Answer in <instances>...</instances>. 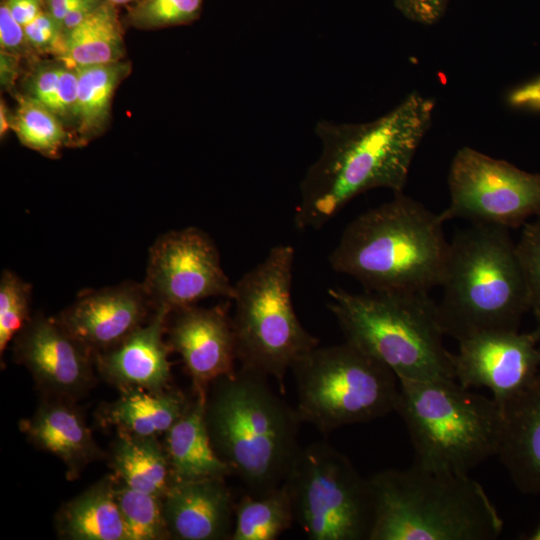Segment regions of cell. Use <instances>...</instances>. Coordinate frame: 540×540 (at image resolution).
I'll return each mask as SVG.
<instances>
[{"mask_svg": "<svg viewBox=\"0 0 540 540\" xmlns=\"http://www.w3.org/2000/svg\"><path fill=\"white\" fill-rule=\"evenodd\" d=\"M434 109L433 99L412 92L369 122L319 121L315 133L322 149L301 181L295 228L319 230L347 203L369 190L403 192Z\"/></svg>", "mask_w": 540, "mask_h": 540, "instance_id": "cell-1", "label": "cell"}, {"mask_svg": "<svg viewBox=\"0 0 540 540\" xmlns=\"http://www.w3.org/2000/svg\"><path fill=\"white\" fill-rule=\"evenodd\" d=\"M205 419L214 450L239 477L245 493L261 496L284 484L301 449L302 422L267 376L240 366L213 381Z\"/></svg>", "mask_w": 540, "mask_h": 540, "instance_id": "cell-2", "label": "cell"}, {"mask_svg": "<svg viewBox=\"0 0 540 540\" xmlns=\"http://www.w3.org/2000/svg\"><path fill=\"white\" fill-rule=\"evenodd\" d=\"M440 214L401 193L352 220L329 255L331 268L366 291L440 287L449 241Z\"/></svg>", "mask_w": 540, "mask_h": 540, "instance_id": "cell-3", "label": "cell"}, {"mask_svg": "<svg viewBox=\"0 0 540 540\" xmlns=\"http://www.w3.org/2000/svg\"><path fill=\"white\" fill-rule=\"evenodd\" d=\"M437 302L444 335L461 341L490 331H517L530 311L509 229L471 223L449 241Z\"/></svg>", "mask_w": 540, "mask_h": 540, "instance_id": "cell-4", "label": "cell"}, {"mask_svg": "<svg viewBox=\"0 0 540 540\" xmlns=\"http://www.w3.org/2000/svg\"><path fill=\"white\" fill-rule=\"evenodd\" d=\"M375 515L369 540H493L503 520L468 474L412 465L369 478Z\"/></svg>", "mask_w": 540, "mask_h": 540, "instance_id": "cell-5", "label": "cell"}, {"mask_svg": "<svg viewBox=\"0 0 540 540\" xmlns=\"http://www.w3.org/2000/svg\"><path fill=\"white\" fill-rule=\"evenodd\" d=\"M328 297L327 307L345 341L390 368L398 379H455L437 302L428 292L355 294L330 288Z\"/></svg>", "mask_w": 540, "mask_h": 540, "instance_id": "cell-6", "label": "cell"}, {"mask_svg": "<svg viewBox=\"0 0 540 540\" xmlns=\"http://www.w3.org/2000/svg\"><path fill=\"white\" fill-rule=\"evenodd\" d=\"M398 381L395 411L408 429L413 465L468 474L497 455L503 416L493 398L473 393L455 379Z\"/></svg>", "mask_w": 540, "mask_h": 540, "instance_id": "cell-7", "label": "cell"}, {"mask_svg": "<svg viewBox=\"0 0 540 540\" xmlns=\"http://www.w3.org/2000/svg\"><path fill=\"white\" fill-rule=\"evenodd\" d=\"M294 249L277 245L234 285L232 324L240 366L284 378L293 363L319 345L300 323L291 300Z\"/></svg>", "mask_w": 540, "mask_h": 540, "instance_id": "cell-8", "label": "cell"}, {"mask_svg": "<svg viewBox=\"0 0 540 540\" xmlns=\"http://www.w3.org/2000/svg\"><path fill=\"white\" fill-rule=\"evenodd\" d=\"M290 371L299 418L321 433L395 411L399 392L395 373L346 341L314 347Z\"/></svg>", "mask_w": 540, "mask_h": 540, "instance_id": "cell-9", "label": "cell"}, {"mask_svg": "<svg viewBox=\"0 0 540 540\" xmlns=\"http://www.w3.org/2000/svg\"><path fill=\"white\" fill-rule=\"evenodd\" d=\"M284 483L295 521L309 539H370L375 515L370 480L328 443L301 448Z\"/></svg>", "mask_w": 540, "mask_h": 540, "instance_id": "cell-10", "label": "cell"}, {"mask_svg": "<svg viewBox=\"0 0 540 540\" xmlns=\"http://www.w3.org/2000/svg\"><path fill=\"white\" fill-rule=\"evenodd\" d=\"M446 222L466 219L505 228L540 217V173H531L470 147L459 149L448 172Z\"/></svg>", "mask_w": 540, "mask_h": 540, "instance_id": "cell-11", "label": "cell"}, {"mask_svg": "<svg viewBox=\"0 0 540 540\" xmlns=\"http://www.w3.org/2000/svg\"><path fill=\"white\" fill-rule=\"evenodd\" d=\"M142 284L154 309L170 313L209 297L234 296L214 241L196 227L169 231L155 240Z\"/></svg>", "mask_w": 540, "mask_h": 540, "instance_id": "cell-12", "label": "cell"}, {"mask_svg": "<svg viewBox=\"0 0 540 540\" xmlns=\"http://www.w3.org/2000/svg\"><path fill=\"white\" fill-rule=\"evenodd\" d=\"M540 326L530 332L490 331L459 341L455 379L465 388L486 387L501 407L539 373Z\"/></svg>", "mask_w": 540, "mask_h": 540, "instance_id": "cell-13", "label": "cell"}, {"mask_svg": "<svg viewBox=\"0 0 540 540\" xmlns=\"http://www.w3.org/2000/svg\"><path fill=\"white\" fill-rule=\"evenodd\" d=\"M231 303L227 299L209 308L192 305L168 317L167 343L181 356L196 392H207L213 381L236 371Z\"/></svg>", "mask_w": 540, "mask_h": 540, "instance_id": "cell-14", "label": "cell"}, {"mask_svg": "<svg viewBox=\"0 0 540 540\" xmlns=\"http://www.w3.org/2000/svg\"><path fill=\"white\" fill-rule=\"evenodd\" d=\"M14 355L43 390L57 396H76L92 382L95 356L57 317H31L14 338Z\"/></svg>", "mask_w": 540, "mask_h": 540, "instance_id": "cell-15", "label": "cell"}, {"mask_svg": "<svg viewBox=\"0 0 540 540\" xmlns=\"http://www.w3.org/2000/svg\"><path fill=\"white\" fill-rule=\"evenodd\" d=\"M154 307L142 283L84 290L57 319L94 356L119 344L147 322Z\"/></svg>", "mask_w": 540, "mask_h": 540, "instance_id": "cell-16", "label": "cell"}, {"mask_svg": "<svg viewBox=\"0 0 540 540\" xmlns=\"http://www.w3.org/2000/svg\"><path fill=\"white\" fill-rule=\"evenodd\" d=\"M170 311L157 308L146 323L119 344L97 354L95 363L111 383L128 390L162 391L171 380V351L164 334Z\"/></svg>", "mask_w": 540, "mask_h": 540, "instance_id": "cell-17", "label": "cell"}, {"mask_svg": "<svg viewBox=\"0 0 540 540\" xmlns=\"http://www.w3.org/2000/svg\"><path fill=\"white\" fill-rule=\"evenodd\" d=\"M224 479L173 482L163 497L164 516L170 538H231L236 503Z\"/></svg>", "mask_w": 540, "mask_h": 540, "instance_id": "cell-18", "label": "cell"}, {"mask_svg": "<svg viewBox=\"0 0 540 540\" xmlns=\"http://www.w3.org/2000/svg\"><path fill=\"white\" fill-rule=\"evenodd\" d=\"M497 455L512 482L525 494H540V372L502 406Z\"/></svg>", "mask_w": 540, "mask_h": 540, "instance_id": "cell-19", "label": "cell"}, {"mask_svg": "<svg viewBox=\"0 0 540 540\" xmlns=\"http://www.w3.org/2000/svg\"><path fill=\"white\" fill-rule=\"evenodd\" d=\"M20 428L33 445L64 463L69 479L102 456L82 415L67 402L43 403Z\"/></svg>", "mask_w": 540, "mask_h": 540, "instance_id": "cell-20", "label": "cell"}, {"mask_svg": "<svg viewBox=\"0 0 540 540\" xmlns=\"http://www.w3.org/2000/svg\"><path fill=\"white\" fill-rule=\"evenodd\" d=\"M207 392H197L185 413L165 433V451L174 482L225 478L230 467L213 448L206 419Z\"/></svg>", "mask_w": 540, "mask_h": 540, "instance_id": "cell-21", "label": "cell"}, {"mask_svg": "<svg viewBox=\"0 0 540 540\" xmlns=\"http://www.w3.org/2000/svg\"><path fill=\"white\" fill-rule=\"evenodd\" d=\"M115 480L107 476L66 503L56 519L59 535L71 540H127Z\"/></svg>", "mask_w": 540, "mask_h": 540, "instance_id": "cell-22", "label": "cell"}, {"mask_svg": "<svg viewBox=\"0 0 540 540\" xmlns=\"http://www.w3.org/2000/svg\"><path fill=\"white\" fill-rule=\"evenodd\" d=\"M191 401L181 392L128 390L103 413V422L118 432L156 437L166 433L185 413Z\"/></svg>", "mask_w": 540, "mask_h": 540, "instance_id": "cell-23", "label": "cell"}, {"mask_svg": "<svg viewBox=\"0 0 540 540\" xmlns=\"http://www.w3.org/2000/svg\"><path fill=\"white\" fill-rule=\"evenodd\" d=\"M111 466L124 485L161 498L174 482L165 448L156 437L118 432Z\"/></svg>", "mask_w": 540, "mask_h": 540, "instance_id": "cell-24", "label": "cell"}, {"mask_svg": "<svg viewBox=\"0 0 540 540\" xmlns=\"http://www.w3.org/2000/svg\"><path fill=\"white\" fill-rule=\"evenodd\" d=\"M61 57L69 68L117 62L124 52L120 26L113 7L100 4L78 26L65 32Z\"/></svg>", "mask_w": 540, "mask_h": 540, "instance_id": "cell-25", "label": "cell"}, {"mask_svg": "<svg viewBox=\"0 0 540 540\" xmlns=\"http://www.w3.org/2000/svg\"><path fill=\"white\" fill-rule=\"evenodd\" d=\"M294 521L292 500L285 483L261 496L245 493L235 504L230 540H275Z\"/></svg>", "mask_w": 540, "mask_h": 540, "instance_id": "cell-26", "label": "cell"}, {"mask_svg": "<svg viewBox=\"0 0 540 540\" xmlns=\"http://www.w3.org/2000/svg\"><path fill=\"white\" fill-rule=\"evenodd\" d=\"M75 69L78 87L73 117L78 133L85 139L99 133L106 124L115 89L126 68L115 62Z\"/></svg>", "mask_w": 540, "mask_h": 540, "instance_id": "cell-27", "label": "cell"}, {"mask_svg": "<svg viewBox=\"0 0 540 540\" xmlns=\"http://www.w3.org/2000/svg\"><path fill=\"white\" fill-rule=\"evenodd\" d=\"M11 127L24 145L49 157L57 156L66 143L55 114L32 97L20 99Z\"/></svg>", "mask_w": 540, "mask_h": 540, "instance_id": "cell-28", "label": "cell"}, {"mask_svg": "<svg viewBox=\"0 0 540 540\" xmlns=\"http://www.w3.org/2000/svg\"><path fill=\"white\" fill-rule=\"evenodd\" d=\"M116 499L122 514L127 540L170 538L163 510V498L116 485Z\"/></svg>", "mask_w": 540, "mask_h": 540, "instance_id": "cell-29", "label": "cell"}, {"mask_svg": "<svg viewBox=\"0 0 540 540\" xmlns=\"http://www.w3.org/2000/svg\"><path fill=\"white\" fill-rule=\"evenodd\" d=\"M31 285L10 270L0 277V354L31 319Z\"/></svg>", "mask_w": 540, "mask_h": 540, "instance_id": "cell-30", "label": "cell"}, {"mask_svg": "<svg viewBox=\"0 0 540 540\" xmlns=\"http://www.w3.org/2000/svg\"><path fill=\"white\" fill-rule=\"evenodd\" d=\"M516 250L526 283L530 311L540 325V220L523 225Z\"/></svg>", "mask_w": 540, "mask_h": 540, "instance_id": "cell-31", "label": "cell"}, {"mask_svg": "<svg viewBox=\"0 0 540 540\" xmlns=\"http://www.w3.org/2000/svg\"><path fill=\"white\" fill-rule=\"evenodd\" d=\"M201 2L202 0H144L136 16L141 24L152 27L188 23L197 17Z\"/></svg>", "mask_w": 540, "mask_h": 540, "instance_id": "cell-32", "label": "cell"}, {"mask_svg": "<svg viewBox=\"0 0 540 540\" xmlns=\"http://www.w3.org/2000/svg\"><path fill=\"white\" fill-rule=\"evenodd\" d=\"M61 25L48 12H40L24 26L26 40L41 52L57 53L61 57L65 52V34Z\"/></svg>", "mask_w": 540, "mask_h": 540, "instance_id": "cell-33", "label": "cell"}, {"mask_svg": "<svg viewBox=\"0 0 540 540\" xmlns=\"http://www.w3.org/2000/svg\"><path fill=\"white\" fill-rule=\"evenodd\" d=\"M450 0H394L397 10L408 20L434 25L445 14Z\"/></svg>", "mask_w": 540, "mask_h": 540, "instance_id": "cell-34", "label": "cell"}, {"mask_svg": "<svg viewBox=\"0 0 540 540\" xmlns=\"http://www.w3.org/2000/svg\"><path fill=\"white\" fill-rule=\"evenodd\" d=\"M78 75L76 69L60 68L56 95L51 107L55 115L73 116L77 100Z\"/></svg>", "mask_w": 540, "mask_h": 540, "instance_id": "cell-35", "label": "cell"}, {"mask_svg": "<svg viewBox=\"0 0 540 540\" xmlns=\"http://www.w3.org/2000/svg\"><path fill=\"white\" fill-rule=\"evenodd\" d=\"M60 68H41L31 82L32 98L51 110L59 80Z\"/></svg>", "mask_w": 540, "mask_h": 540, "instance_id": "cell-36", "label": "cell"}, {"mask_svg": "<svg viewBox=\"0 0 540 540\" xmlns=\"http://www.w3.org/2000/svg\"><path fill=\"white\" fill-rule=\"evenodd\" d=\"M26 40L24 27L13 17L5 3L0 7V43L4 50H18Z\"/></svg>", "mask_w": 540, "mask_h": 540, "instance_id": "cell-37", "label": "cell"}, {"mask_svg": "<svg viewBox=\"0 0 540 540\" xmlns=\"http://www.w3.org/2000/svg\"><path fill=\"white\" fill-rule=\"evenodd\" d=\"M5 4L23 27L42 12L40 0H7Z\"/></svg>", "mask_w": 540, "mask_h": 540, "instance_id": "cell-38", "label": "cell"}, {"mask_svg": "<svg viewBox=\"0 0 540 540\" xmlns=\"http://www.w3.org/2000/svg\"><path fill=\"white\" fill-rule=\"evenodd\" d=\"M88 0H48L49 13L61 25L66 15Z\"/></svg>", "mask_w": 540, "mask_h": 540, "instance_id": "cell-39", "label": "cell"}, {"mask_svg": "<svg viewBox=\"0 0 540 540\" xmlns=\"http://www.w3.org/2000/svg\"><path fill=\"white\" fill-rule=\"evenodd\" d=\"M10 127L6 106L3 101L0 105V134L3 136Z\"/></svg>", "mask_w": 540, "mask_h": 540, "instance_id": "cell-40", "label": "cell"}, {"mask_svg": "<svg viewBox=\"0 0 540 540\" xmlns=\"http://www.w3.org/2000/svg\"><path fill=\"white\" fill-rule=\"evenodd\" d=\"M531 540H540V526L529 538Z\"/></svg>", "mask_w": 540, "mask_h": 540, "instance_id": "cell-41", "label": "cell"}, {"mask_svg": "<svg viewBox=\"0 0 540 540\" xmlns=\"http://www.w3.org/2000/svg\"><path fill=\"white\" fill-rule=\"evenodd\" d=\"M110 3H113V4H125V3H128L132 0H108Z\"/></svg>", "mask_w": 540, "mask_h": 540, "instance_id": "cell-42", "label": "cell"}]
</instances>
